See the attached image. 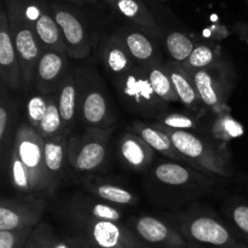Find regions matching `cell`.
Here are the masks:
<instances>
[{
	"instance_id": "37",
	"label": "cell",
	"mask_w": 248,
	"mask_h": 248,
	"mask_svg": "<svg viewBox=\"0 0 248 248\" xmlns=\"http://www.w3.org/2000/svg\"><path fill=\"white\" fill-rule=\"evenodd\" d=\"M157 124L165 126V127L178 131H191L195 130L196 126H198V123H196L195 119L189 115H184V114L178 113L161 116Z\"/></svg>"
},
{
	"instance_id": "22",
	"label": "cell",
	"mask_w": 248,
	"mask_h": 248,
	"mask_svg": "<svg viewBox=\"0 0 248 248\" xmlns=\"http://www.w3.org/2000/svg\"><path fill=\"white\" fill-rule=\"evenodd\" d=\"M102 58L108 72L116 79L127 74L135 67L127 47L118 34L110 36L104 43L102 47Z\"/></svg>"
},
{
	"instance_id": "18",
	"label": "cell",
	"mask_w": 248,
	"mask_h": 248,
	"mask_svg": "<svg viewBox=\"0 0 248 248\" xmlns=\"http://www.w3.org/2000/svg\"><path fill=\"white\" fill-rule=\"evenodd\" d=\"M69 142L65 136L45 140L44 144V166H45L47 194H52L64 173V166L68 160Z\"/></svg>"
},
{
	"instance_id": "6",
	"label": "cell",
	"mask_w": 248,
	"mask_h": 248,
	"mask_svg": "<svg viewBox=\"0 0 248 248\" xmlns=\"http://www.w3.org/2000/svg\"><path fill=\"white\" fill-rule=\"evenodd\" d=\"M45 140L29 124H21L15 131L14 148L19 160L28 171L34 193L47 191L44 166Z\"/></svg>"
},
{
	"instance_id": "7",
	"label": "cell",
	"mask_w": 248,
	"mask_h": 248,
	"mask_svg": "<svg viewBox=\"0 0 248 248\" xmlns=\"http://www.w3.org/2000/svg\"><path fill=\"white\" fill-rule=\"evenodd\" d=\"M115 84L121 98L137 113L155 116L164 110L165 102L153 90L144 67L135 65Z\"/></svg>"
},
{
	"instance_id": "25",
	"label": "cell",
	"mask_w": 248,
	"mask_h": 248,
	"mask_svg": "<svg viewBox=\"0 0 248 248\" xmlns=\"http://www.w3.org/2000/svg\"><path fill=\"white\" fill-rule=\"evenodd\" d=\"M166 69L171 77L172 82H173L174 90H176L179 101L189 109L198 108L201 101L190 73L186 72L181 64L174 62L167 63Z\"/></svg>"
},
{
	"instance_id": "32",
	"label": "cell",
	"mask_w": 248,
	"mask_h": 248,
	"mask_svg": "<svg viewBox=\"0 0 248 248\" xmlns=\"http://www.w3.org/2000/svg\"><path fill=\"white\" fill-rule=\"evenodd\" d=\"M227 216L236 237L248 245V202L232 201L228 203Z\"/></svg>"
},
{
	"instance_id": "40",
	"label": "cell",
	"mask_w": 248,
	"mask_h": 248,
	"mask_svg": "<svg viewBox=\"0 0 248 248\" xmlns=\"http://www.w3.org/2000/svg\"><path fill=\"white\" fill-rule=\"evenodd\" d=\"M68 1L75 2V4H96L98 0H68Z\"/></svg>"
},
{
	"instance_id": "34",
	"label": "cell",
	"mask_w": 248,
	"mask_h": 248,
	"mask_svg": "<svg viewBox=\"0 0 248 248\" xmlns=\"http://www.w3.org/2000/svg\"><path fill=\"white\" fill-rule=\"evenodd\" d=\"M212 133L218 140L228 142L244 135V127L230 114H220L213 123Z\"/></svg>"
},
{
	"instance_id": "28",
	"label": "cell",
	"mask_w": 248,
	"mask_h": 248,
	"mask_svg": "<svg viewBox=\"0 0 248 248\" xmlns=\"http://www.w3.org/2000/svg\"><path fill=\"white\" fill-rule=\"evenodd\" d=\"M36 131L44 140H50V138L67 135V131L63 125L62 118H61L60 110H58L53 94H48L47 110H46L45 116H44L43 121L40 123V126Z\"/></svg>"
},
{
	"instance_id": "39",
	"label": "cell",
	"mask_w": 248,
	"mask_h": 248,
	"mask_svg": "<svg viewBox=\"0 0 248 248\" xmlns=\"http://www.w3.org/2000/svg\"><path fill=\"white\" fill-rule=\"evenodd\" d=\"M48 248H90L80 239H57L53 240Z\"/></svg>"
},
{
	"instance_id": "38",
	"label": "cell",
	"mask_w": 248,
	"mask_h": 248,
	"mask_svg": "<svg viewBox=\"0 0 248 248\" xmlns=\"http://www.w3.org/2000/svg\"><path fill=\"white\" fill-rule=\"evenodd\" d=\"M55 239V234L48 225H38L23 248H48Z\"/></svg>"
},
{
	"instance_id": "14",
	"label": "cell",
	"mask_w": 248,
	"mask_h": 248,
	"mask_svg": "<svg viewBox=\"0 0 248 248\" xmlns=\"http://www.w3.org/2000/svg\"><path fill=\"white\" fill-rule=\"evenodd\" d=\"M0 77L2 84L14 91L19 90L23 85L21 64L5 7L0 11Z\"/></svg>"
},
{
	"instance_id": "12",
	"label": "cell",
	"mask_w": 248,
	"mask_h": 248,
	"mask_svg": "<svg viewBox=\"0 0 248 248\" xmlns=\"http://www.w3.org/2000/svg\"><path fill=\"white\" fill-rule=\"evenodd\" d=\"M132 228L143 247L190 248L178 229L156 217H138L132 222Z\"/></svg>"
},
{
	"instance_id": "4",
	"label": "cell",
	"mask_w": 248,
	"mask_h": 248,
	"mask_svg": "<svg viewBox=\"0 0 248 248\" xmlns=\"http://www.w3.org/2000/svg\"><path fill=\"white\" fill-rule=\"evenodd\" d=\"M80 80L79 119L81 123L86 128L111 130L115 116L98 75L80 70Z\"/></svg>"
},
{
	"instance_id": "3",
	"label": "cell",
	"mask_w": 248,
	"mask_h": 248,
	"mask_svg": "<svg viewBox=\"0 0 248 248\" xmlns=\"http://www.w3.org/2000/svg\"><path fill=\"white\" fill-rule=\"evenodd\" d=\"M6 12L18 55L23 85L29 87L35 80V70L43 53L31 22L27 19L21 0H6Z\"/></svg>"
},
{
	"instance_id": "36",
	"label": "cell",
	"mask_w": 248,
	"mask_h": 248,
	"mask_svg": "<svg viewBox=\"0 0 248 248\" xmlns=\"http://www.w3.org/2000/svg\"><path fill=\"white\" fill-rule=\"evenodd\" d=\"M35 228L0 232V248H23Z\"/></svg>"
},
{
	"instance_id": "5",
	"label": "cell",
	"mask_w": 248,
	"mask_h": 248,
	"mask_svg": "<svg viewBox=\"0 0 248 248\" xmlns=\"http://www.w3.org/2000/svg\"><path fill=\"white\" fill-rule=\"evenodd\" d=\"M78 239L90 248H144L131 229L120 222L73 219Z\"/></svg>"
},
{
	"instance_id": "29",
	"label": "cell",
	"mask_w": 248,
	"mask_h": 248,
	"mask_svg": "<svg viewBox=\"0 0 248 248\" xmlns=\"http://www.w3.org/2000/svg\"><path fill=\"white\" fill-rule=\"evenodd\" d=\"M165 43H166L167 52L171 56L172 61L181 65L186 62L196 46L186 34L181 31H171L166 36Z\"/></svg>"
},
{
	"instance_id": "17",
	"label": "cell",
	"mask_w": 248,
	"mask_h": 248,
	"mask_svg": "<svg viewBox=\"0 0 248 248\" xmlns=\"http://www.w3.org/2000/svg\"><path fill=\"white\" fill-rule=\"evenodd\" d=\"M68 211L72 219L109 220L120 222L123 212L116 206L94 198L84 195H75L68 205Z\"/></svg>"
},
{
	"instance_id": "16",
	"label": "cell",
	"mask_w": 248,
	"mask_h": 248,
	"mask_svg": "<svg viewBox=\"0 0 248 248\" xmlns=\"http://www.w3.org/2000/svg\"><path fill=\"white\" fill-rule=\"evenodd\" d=\"M80 90H81L80 70L69 69L62 84L53 93L67 133L74 127L75 119L79 116Z\"/></svg>"
},
{
	"instance_id": "30",
	"label": "cell",
	"mask_w": 248,
	"mask_h": 248,
	"mask_svg": "<svg viewBox=\"0 0 248 248\" xmlns=\"http://www.w3.org/2000/svg\"><path fill=\"white\" fill-rule=\"evenodd\" d=\"M9 87L1 82V102H0V144L2 149L10 143L12 135V126H14L15 104L12 99L7 96Z\"/></svg>"
},
{
	"instance_id": "20",
	"label": "cell",
	"mask_w": 248,
	"mask_h": 248,
	"mask_svg": "<svg viewBox=\"0 0 248 248\" xmlns=\"http://www.w3.org/2000/svg\"><path fill=\"white\" fill-rule=\"evenodd\" d=\"M109 6L152 36H161V28L142 0H113Z\"/></svg>"
},
{
	"instance_id": "24",
	"label": "cell",
	"mask_w": 248,
	"mask_h": 248,
	"mask_svg": "<svg viewBox=\"0 0 248 248\" xmlns=\"http://www.w3.org/2000/svg\"><path fill=\"white\" fill-rule=\"evenodd\" d=\"M132 128L135 130L136 135L140 136L154 152L160 153L174 161H184V157L174 148L171 138L159 127H156L155 125L152 126L148 124L135 123L132 125Z\"/></svg>"
},
{
	"instance_id": "8",
	"label": "cell",
	"mask_w": 248,
	"mask_h": 248,
	"mask_svg": "<svg viewBox=\"0 0 248 248\" xmlns=\"http://www.w3.org/2000/svg\"><path fill=\"white\" fill-rule=\"evenodd\" d=\"M111 130L87 128L82 136L70 138L68 160L75 171L93 172L102 167L108 157V137Z\"/></svg>"
},
{
	"instance_id": "19",
	"label": "cell",
	"mask_w": 248,
	"mask_h": 248,
	"mask_svg": "<svg viewBox=\"0 0 248 248\" xmlns=\"http://www.w3.org/2000/svg\"><path fill=\"white\" fill-rule=\"evenodd\" d=\"M118 35L126 45L132 60L140 67H147L160 61L156 45L150 38V34L143 29L124 27L120 29Z\"/></svg>"
},
{
	"instance_id": "33",
	"label": "cell",
	"mask_w": 248,
	"mask_h": 248,
	"mask_svg": "<svg viewBox=\"0 0 248 248\" xmlns=\"http://www.w3.org/2000/svg\"><path fill=\"white\" fill-rule=\"evenodd\" d=\"M10 178L16 190L21 191L22 194H33L28 171L14 149L10 154Z\"/></svg>"
},
{
	"instance_id": "42",
	"label": "cell",
	"mask_w": 248,
	"mask_h": 248,
	"mask_svg": "<svg viewBox=\"0 0 248 248\" xmlns=\"http://www.w3.org/2000/svg\"><path fill=\"white\" fill-rule=\"evenodd\" d=\"M246 1H247V5H248V0H246Z\"/></svg>"
},
{
	"instance_id": "9",
	"label": "cell",
	"mask_w": 248,
	"mask_h": 248,
	"mask_svg": "<svg viewBox=\"0 0 248 248\" xmlns=\"http://www.w3.org/2000/svg\"><path fill=\"white\" fill-rule=\"evenodd\" d=\"M21 2L24 15L33 27L43 52L44 51L67 52L62 31L47 5L38 0H21Z\"/></svg>"
},
{
	"instance_id": "2",
	"label": "cell",
	"mask_w": 248,
	"mask_h": 248,
	"mask_svg": "<svg viewBox=\"0 0 248 248\" xmlns=\"http://www.w3.org/2000/svg\"><path fill=\"white\" fill-rule=\"evenodd\" d=\"M190 248H248L219 219L210 213H190L179 218L178 228Z\"/></svg>"
},
{
	"instance_id": "10",
	"label": "cell",
	"mask_w": 248,
	"mask_h": 248,
	"mask_svg": "<svg viewBox=\"0 0 248 248\" xmlns=\"http://www.w3.org/2000/svg\"><path fill=\"white\" fill-rule=\"evenodd\" d=\"M50 9L62 31L67 55L74 60L89 57L91 38L81 17L75 11L60 4H52Z\"/></svg>"
},
{
	"instance_id": "31",
	"label": "cell",
	"mask_w": 248,
	"mask_h": 248,
	"mask_svg": "<svg viewBox=\"0 0 248 248\" xmlns=\"http://www.w3.org/2000/svg\"><path fill=\"white\" fill-rule=\"evenodd\" d=\"M219 64V57L215 48L206 44L196 45L194 51L191 52L190 57L186 60L182 67L189 73L196 72V70L207 69V68L215 67Z\"/></svg>"
},
{
	"instance_id": "11",
	"label": "cell",
	"mask_w": 248,
	"mask_h": 248,
	"mask_svg": "<svg viewBox=\"0 0 248 248\" xmlns=\"http://www.w3.org/2000/svg\"><path fill=\"white\" fill-rule=\"evenodd\" d=\"M44 210L45 202L33 196L2 199L0 203V232L36 228Z\"/></svg>"
},
{
	"instance_id": "21",
	"label": "cell",
	"mask_w": 248,
	"mask_h": 248,
	"mask_svg": "<svg viewBox=\"0 0 248 248\" xmlns=\"http://www.w3.org/2000/svg\"><path fill=\"white\" fill-rule=\"evenodd\" d=\"M119 154L124 164L140 171L152 164L154 150L135 133H125L119 140Z\"/></svg>"
},
{
	"instance_id": "15",
	"label": "cell",
	"mask_w": 248,
	"mask_h": 248,
	"mask_svg": "<svg viewBox=\"0 0 248 248\" xmlns=\"http://www.w3.org/2000/svg\"><path fill=\"white\" fill-rule=\"evenodd\" d=\"M67 52L44 51L35 70V86L39 93L53 94L69 72Z\"/></svg>"
},
{
	"instance_id": "26",
	"label": "cell",
	"mask_w": 248,
	"mask_h": 248,
	"mask_svg": "<svg viewBox=\"0 0 248 248\" xmlns=\"http://www.w3.org/2000/svg\"><path fill=\"white\" fill-rule=\"evenodd\" d=\"M87 189L93 196L99 200L108 202L110 205L130 206L136 203V196L132 191L127 190L124 186L113 184L110 182H87Z\"/></svg>"
},
{
	"instance_id": "35",
	"label": "cell",
	"mask_w": 248,
	"mask_h": 248,
	"mask_svg": "<svg viewBox=\"0 0 248 248\" xmlns=\"http://www.w3.org/2000/svg\"><path fill=\"white\" fill-rule=\"evenodd\" d=\"M47 103H48V94H35V96L31 97L27 102V119H28V124L38 130L40 123L43 121L44 116H45L46 110H47Z\"/></svg>"
},
{
	"instance_id": "41",
	"label": "cell",
	"mask_w": 248,
	"mask_h": 248,
	"mask_svg": "<svg viewBox=\"0 0 248 248\" xmlns=\"http://www.w3.org/2000/svg\"><path fill=\"white\" fill-rule=\"evenodd\" d=\"M104 1H106V2H107V4H108V5H109V4H110V2H111V1H113V0H104Z\"/></svg>"
},
{
	"instance_id": "13",
	"label": "cell",
	"mask_w": 248,
	"mask_h": 248,
	"mask_svg": "<svg viewBox=\"0 0 248 248\" xmlns=\"http://www.w3.org/2000/svg\"><path fill=\"white\" fill-rule=\"evenodd\" d=\"M220 68L218 64L190 73L201 103L218 113L224 108L225 101L232 87V82L227 80V75L223 70L220 72Z\"/></svg>"
},
{
	"instance_id": "1",
	"label": "cell",
	"mask_w": 248,
	"mask_h": 248,
	"mask_svg": "<svg viewBox=\"0 0 248 248\" xmlns=\"http://www.w3.org/2000/svg\"><path fill=\"white\" fill-rule=\"evenodd\" d=\"M173 143L174 148L184 157V162L206 173L223 177L234 176L229 155L222 147L212 144L191 131H178L156 124Z\"/></svg>"
},
{
	"instance_id": "23",
	"label": "cell",
	"mask_w": 248,
	"mask_h": 248,
	"mask_svg": "<svg viewBox=\"0 0 248 248\" xmlns=\"http://www.w3.org/2000/svg\"><path fill=\"white\" fill-rule=\"evenodd\" d=\"M155 179L162 186H171V188H184V186H193L196 183L203 182L205 177L198 173L188 166H183L176 162H162L159 164L153 171Z\"/></svg>"
},
{
	"instance_id": "27",
	"label": "cell",
	"mask_w": 248,
	"mask_h": 248,
	"mask_svg": "<svg viewBox=\"0 0 248 248\" xmlns=\"http://www.w3.org/2000/svg\"><path fill=\"white\" fill-rule=\"evenodd\" d=\"M144 69L147 72L150 85L159 98H161L164 102L179 101L173 82L166 69V64H162L159 61V62H154L147 65L144 67Z\"/></svg>"
}]
</instances>
